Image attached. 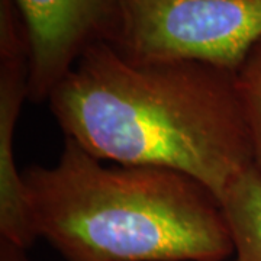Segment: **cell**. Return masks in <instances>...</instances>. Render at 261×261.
Returning <instances> with one entry per match:
<instances>
[{
    "label": "cell",
    "mask_w": 261,
    "mask_h": 261,
    "mask_svg": "<svg viewBox=\"0 0 261 261\" xmlns=\"http://www.w3.org/2000/svg\"><path fill=\"white\" fill-rule=\"evenodd\" d=\"M64 134L89 154L186 173L222 197L252 167L235 71L195 63H132L90 47L48 99Z\"/></svg>",
    "instance_id": "obj_1"
},
{
    "label": "cell",
    "mask_w": 261,
    "mask_h": 261,
    "mask_svg": "<svg viewBox=\"0 0 261 261\" xmlns=\"http://www.w3.org/2000/svg\"><path fill=\"white\" fill-rule=\"evenodd\" d=\"M22 177L38 238L65 261L233 255L221 197L186 173L103 161L65 140L54 166H31Z\"/></svg>",
    "instance_id": "obj_2"
},
{
    "label": "cell",
    "mask_w": 261,
    "mask_h": 261,
    "mask_svg": "<svg viewBox=\"0 0 261 261\" xmlns=\"http://www.w3.org/2000/svg\"><path fill=\"white\" fill-rule=\"evenodd\" d=\"M111 44L132 63L195 61L237 71L261 39V0H116Z\"/></svg>",
    "instance_id": "obj_3"
},
{
    "label": "cell",
    "mask_w": 261,
    "mask_h": 261,
    "mask_svg": "<svg viewBox=\"0 0 261 261\" xmlns=\"http://www.w3.org/2000/svg\"><path fill=\"white\" fill-rule=\"evenodd\" d=\"M31 45L28 100L48 102L79 58L119 27L116 0H15Z\"/></svg>",
    "instance_id": "obj_4"
},
{
    "label": "cell",
    "mask_w": 261,
    "mask_h": 261,
    "mask_svg": "<svg viewBox=\"0 0 261 261\" xmlns=\"http://www.w3.org/2000/svg\"><path fill=\"white\" fill-rule=\"evenodd\" d=\"M31 45L15 0H0V237L29 248L38 240L22 173L15 161V134L28 99Z\"/></svg>",
    "instance_id": "obj_5"
},
{
    "label": "cell",
    "mask_w": 261,
    "mask_h": 261,
    "mask_svg": "<svg viewBox=\"0 0 261 261\" xmlns=\"http://www.w3.org/2000/svg\"><path fill=\"white\" fill-rule=\"evenodd\" d=\"M231 231L235 261H261V174L254 167L226 187L221 197Z\"/></svg>",
    "instance_id": "obj_6"
},
{
    "label": "cell",
    "mask_w": 261,
    "mask_h": 261,
    "mask_svg": "<svg viewBox=\"0 0 261 261\" xmlns=\"http://www.w3.org/2000/svg\"><path fill=\"white\" fill-rule=\"evenodd\" d=\"M235 83L251 145L252 167L261 174V39L237 68Z\"/></svg>",
    "instance_id": "obj_7"
},
{
    "label": "cell",
    "mask_w": 261,
    "mask_h": 261,
    "mask_svg": "<svg viewBox=\"0 0 261 261\" xmlns=\"http://www.w3.org/2000/svg\"><path fill=\"white\" fill-rule=\"evenodd\" d=\"M27 247L0 237V261H31Z\"/></svg>",
    "instance_id": "obj_8"
}]
</instances>
